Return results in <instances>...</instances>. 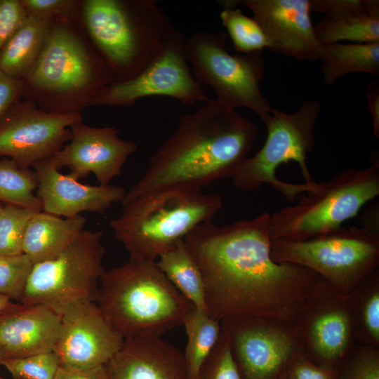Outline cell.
<instances>
[{
    "label": "cell",
    "instance_id": "1",
    "mask_svg": "<svg viewBox=\"0 0 379 379\" xmlns=\"http://www.w3.org/2000/svg\"><path fill=\"white\" fill-rule=\"evenodd\" d=\"M270 218L264 211L224 226L209 221L184 239L203 276L206 313L213 319H286L314 283L315 272L272 258Z\"/></svg>",
    "mask_w": 379,
    "mask_h": 379
},
{
    "label": "cell",
    "instance_id": "2",
    "mask_svg": "<svg viewBox=\"0 0 379 379\" xmlns=\"http://www.w3.org/2000/svg\"><path fill=\"white\" fill-rule=\"evenodd\" d=\"M259 131L253 121L209 98L195 112L180 117L121 204L164 189H202L213 181L232 178L248 157Z\"/></svg>",
    "mask_w": 379,
    "mask_h": 379
},
{
    "label": "cell",
    "instance_id": "3",
    "mask_svg": "<svg viewBox=\"0 0 379 379\" xmlns=\"http://www.w3.org/2000/svg\"><path fill=\"white\" fill-rule=\"evenodd\" d=\"M95 302L124 339L161 337L182 325L192 306L155 262L133 258L104 271Z\"/></svg>",
    "mask_w": 379,
    "mask_h": 379
},
{
    "label": "cell",
    "instance_id": "4",
    "mask_svg": "<svg viewBox=\"0 0 379 379\" xmlns=\"http://www.w3.org/2000/svg\"><path fill=\"white\" fill-rule=\"evenodd\" d=\"M121 205V214L109 221L115 239L130 258L156 262L195 227L212 221L223 204L219 194L201 188L172 187Z\"/></svg>",
    "mask_w": 379,
    "mask_h": 379
},
{
    "label": "cell",
    "instance_id": "5",
    "mask_svg": "<svg viewBox=\"0 0 379 379\" xmlns=\"http://www.w3.org/2000/svg\"><path fill=\"white\" fill-rule=\"evenodd\" d=\"M320 111L317 100L305 101L293 113L272 109L262 121L267 131L265 143L238 167L232 185L250 192L268 184L290 201L316 190L319 182L314 180L306 160L314 149V128Z\"/></svg>",
    "mask_w": 379,
    "mask_h": 379
},
{
    "label": "cell",
    "instance_id": "6",
    "mask_svg": "<svg viewBox=\"0 0 379 379\" xmlns=\"http://www.w3.org/2000/svg\"><path fill=\"white\" fill-rule=\"evenodd\" d=\"M85 25L115 81L140 72L173 28L156 0H87Z\"/></svg>",
    "mask_w": 379,
    "mask_h": 379
},
{
    "label": "cell",
    "instance_id": "7",
    "mask_svg": "<svg viewBox=\"0 0 379 379\" xmlns=\"http://www.w3.org/2000/svg\"><path fill=\"white\" fill-rule=\"evenodd\" d=\"M298 196V203L270 215L272 241H303L342 227L379 195V159L375 154L364 169L351 168L319 187Z\"/></svg>",
    "mask_w": 379,
    "mask_h": 379
},
{
    "label": "cell",
    "instance_id": "8",
    "mask_svg": "<svg viewBox=\"0 0 379 379\" xmlns=\"http://www.w3.org/2000/svg\"><path fill=\"white\" fill-rule=\"evenodd\" d=\"M379 206L361 215V227H340L303 241H272V257L300 265L340 288L349 287L376 266L379 255Z\"/></svg>",
    "mask_w": 379,
    "mask_h": 379
},
{
    "label": "cell",
    "instance_id": "9",
    "mask_svg": "<svg viewBox=\"0 0 379 379\" xmlns=\"http://www.w3.org/2000/svg\"><path fill=\"white\" fill-rule=\"evenodd\" d=\"M226 39L222 31H200L187 38L190 70L200 85L213 89L221 105L232 109L246 107L263 121L272 108L260 88L265 72L262 52L232 54Z\"/></svg>",
    "mask_w": 379,
    "mask_h": 379
},
{
    "label": "cell",
    "instance_id": "10",
    "mask_svg": "<svg viewBox=\"0 0 379 379\" xmlns=\"http://www.w3.org/2000/svg\"><path fill=\"white\" fill-rule=\"evenodd\" d=\"M102 237L82 230L55 257L34 264L20 303L44 305L61 316L76 304L95 302L105 270Z\"/></svg>",
    "mask_w": 379,
    "mask_h": 379
},
{
    "label": "cell",
    "instance_id": "11",
    "mask_svg": "<svg viewBox=\"0 0 379 379\" xmlns=\"http://www.w3.org/2000/svg\"><path fill=\"white\" fill-rule=\"evenodd\" d=\"M25 88L43 98L89 100L103 87L115 81L102 57L87 50L67 25L54 22L46 46L34 69L25 79Z\"/></svg>",
    "mask_w": 379,
    "mask_h": 379
},
{
    "label": "cell",
    "instance_id": "12",
    "mask_svg": "<svg viewBox=\"0 0 379 379\" xmlns=\"http://www.w3.org/2000/svg\"><path fill=\"white\" fill-rule=\"evenodd\" d=\"M185 41L183 34L173 27L140 72L128 79L105 86L87 105L128 106L149 96L170 97L185 105L206 102L209 98L190 70Z\"/></svg>",
    "mask_w": 379,
    "mask_h": 379
},
{
    "label": "cell",
    "instance_id": "13",
    "mask_svg": "<svg viewBox=\"0 0 379 379\" xmlns=\"http://www.w3.org/2000/svg\"><path fill=\"white\" fill-rule=\"evenodd\" d=\"M79 112L45 111L30 100L15 103L0 121V155L28 168L53 157L71 139Z\"/></svg>",
    "mask_w": 379,
    "mask_h": 379
},
{
    "label": "cell",
    "instance_id": "14",
    "mask_svg": "<svg viewBox=\"0 0 379 379\" xmlns=\"http://www.w3.org/2000/svg\"><path fill=\"white\" fill-rule=\"evenodd\" d=\"M124 341L94 301L76 304L61 315L53 351L60 366L90 369L105 366Z\"/></svg>",
    "mask_w": 379,
    "mask_h": 379
},
{
    "label": "cell",
    "instance_id": "15",
    "mask_svg": "<svg viewBox=\"0 0 379 379\" xmlns=\"http://www.w3.org/2000/svg\"><path fill=\"white\" fill-rule=\"evenodd\" d=\"M70 128V142L52 160L58 169L68 167V175L77 180L93 173L99 185H110L138 148L135 142L121 138L114 127L97 128L80 121Z\"/></svg>",
    "mask_w": 379,
    "mask_h": 379
},
{
    "label": "cell",
    "instance_id": "16",
    "mask_svg": "<svg viewBox=\"0 0 379 379\" xmlns=\"http://www.w3.org/2000/svg\"><path fill=\"white\" fill-rule=\"evenodd\" d=\"M263 29L271 51L298 60L317 61L323 46L317 40L310 0H240Z\"/></svg>",
    "mask_w": 379,
    "mask_h": 379
},
{
    "label": "cell",
    "instance_id": "17",
    "mask_svg": "<svg viewBox=\"0 0 379 379\" xmlns=\"http://www.w3.org/2000/svg\"><path fill=\"white\" fill-rule=\"evenodd\" d=\"M33 167L42 211L60 217L72 218L84 211L105 213L114 204L121 203L126 192L119 185L82 184L62 174L52 157L36 163Z\"/></svg>",
    "mask_w": 379,
    "mask_h": 379
},
{
    "label": "cell",
    "instance_id": "18",
    "mask_svg": "<svg viewBox=\"0 0 379 379\" xmlns=\"http://www.w3.org/2000/svg\"><path fill=\"white\" fill-rule=\"evenodd\" d=\"M242 379H270L285 364L292 350L284 333L242 318L221 321Z\"/></svg>",
    "mask_w": 379,
    "mask_h": 379
},
{
    "label": "cell",
    "instance_id": "19",
    "mask_svg": "<svg viewBox=\"0 0 379 379\" xmlns=\"http://www.w3.org/2000/svg\"><path fill=\"white\" fill-rule=\"evenodd\" d=\"M105 366L109 379H189L183 353L161 337L124 339Z\"/></svg>",
    "mask_w": 379,
    "mask_h": 379
},
{
    "label": "cell",
    "instance_id": "20",
    "mask_svg": "<svg viewBox=\"0 0 379 379\" xmlns=\"http://www.w3.org/2000/svg\"><path fill=\"white\" fill-rule=\"evenodd\" d=\"M61 316L44 305H18L0 318V349L4 359L52 352Z\"/></svg>",
    "mask_w": 379,
    "mask_h": 379
},
{
    "label": "cell",
    "instance_id": "21",
    "mask_svg": "<svg viewBox=\"0 0 379 379\" xmlns=\"http://www.w3.org/2000/svg\"><path fill=\"white\" fill-rule=\"evenodd\" d=\"M86 218L81 214L72 218L37 212L29 222L23 241V253L34 264L55 257L83 230Z\"/></svg>",
    "mask_w": 379,
    "mask_h": 379
},
{
    "label": "cell",
    "instance_id": "22",
    "mask_svg": "<svg viewBox=\"0 0 379 379\" xmlns=\"http://www.w3.org/2000/svg\"><path fill=\"white\" fill-rule=\"evenodd\" d=\"M53 22L28 15L0 50V69L25 81L46 46Z\"/></svg>",
    "mask_w": 379,
    "mask_h": 379
},
{
    "label": "cell",
    "instance_id": "23",
    "mask_svg": "<svg viewBox=\"0 0 379 379\" xmlns=\"http://www.w3.org/2000/svg\"><path fill=\"white\" fill-rule=\"evenodd\" d=\"M322 46L320 60L325 84L332 85L356 72L379 76V42L334 43Z\"/></svg>",
    "mask_w": 379,
    "mask_h": 379
},
{
    "label": "cell",
    "instance_id": "24",
    "mask_svg": "<svg viewBox=\"0 0 379 379\" xmlns=\"http://www.w3.org/2000/svg\"><path fill=\"white\" fill-rule=\"evenodd\" d=\"M155 263L194 307L206 312L203 276L184 239L162 253Z\"/></svg>",
    "mask_w": 379,
    "mask_h": 379
},
{
    "label": "cell",
    "instance_id": "25",
    "mask_svg": "<svg viewBox=\"0 0 379 379\" xmlns=\"http://www.w3.org/2000/svg\"><path fill=\"white\" fill-rule=\"evenodd\" d=\"M314 31L322 46L344 41L379 42V8L341 16H325L314 25Z\"/></svg>",
    "mask_w": 379,
    "mask_h": 379
},
{
    "label": "cell",
    "instance_id": "26",
    "mask_svg": "<svg viewBox=\"0 0 379 379\" xmlns=\"http://www.w3.org/2000/svg\"><path fill=\"white\" fill-rule=\"evenodd\" d=\"M182 325L187 338L183 356L189 379H197L220 338V321L192 305L185 314Z\"/></svg>",
    "mask_w": 379,
    "mask_h": 379
},
{
    "label": "cell",
    "instance_id": "27",
    "mask_svg": "<svg viewBox=\"0 0 379 379\" xmlns=\"http://www.w3.org/2000/svg\"><path fill=\"white\" fill-rule=\"evenodd\" d=\"M37 185L34 171L19 166L12 159L0 161V201L41 211V201L34 194Z\"/></svg>",
    "mask_w": 379,
    "mask_h": 379
},
{
    "label": "cell",
    "instance_id": "28",
    "mask_svg": "<svg viewBox=\"0 0 379 379\" xmlns=\"http://www.w3.org/2000/svg\"><path fill=\"white\" fill-rule=\"evenodd\" d=\"M349 333L348 317L340 310L321 314L315 319L311 327L314 348L326 359L335 358L343 352L348 342Z\"/></svg>",
    "mask_w": 379,
    "mask_h": 379
},
{
    "label": "cell",
    "instance_id": "29",
    "mask_svg": "<svg viewBox=\"0 0 379 379\" xmlns=\"http://www.w3.org/2000/svg\"><path fill=\"white\" fill-rule=\"evenodd\" d=\"M234 48L240 53L262 52L270 48L268 39L259 22L237 7H225L220 13Z\"/></svg>",
    "mask_w": 379,
    "mask_h": 379
},
{
    "label": "cell",
    "instance_id": "30",
    "mask_svg": "<svg viewBox=\"0 0 379 379\" xmlns=\"http://www.w3.org/2000/svg\"><path fill=\"white\" fill-rule=\"evenodd\" d=\"M39 211L6 204L0 213V255L23 253V241L27 225Z\"/></svg>",
    "mask_w": 379,
    "mask_h": 379
},
{
    "label": "cell",
    "instance_id": "31",
    "mask_svg": "<svg viewBox=\"0 0 379 379\" xmlns=\"http://www.w3.org/2000/svg\"><path fill=\"white\" fill-rule=\"evenodd\" d=\"M34 263L24 253L0 255V295L20 300Z\"/></svg>",
    "mask_w": 379,
    "mask_h": 379
},
{
    "label": "cell",
    "instance_id": "32",
    "mask_svg": "<svg viewBox=\"0 0 379 379\" xmlns=\"http://www.w3.org/2000/svg\"><path fill=\"white\" fill-rule=\"evenodd\" d=\"M1 365L11 374L13 379H54L60 366L54 351L4 359Z\"/></svg>",
    "mask_w": 379,
    "mask_h": 379
},
{
    "label": "cell",
    "instance_id": "33",
    "mask_svg": "<svg viewBox=\"0 0 379 379\" xmlns=\"http://www.w3.org/2000/svg\"><path fill=\"white\" fill-rule=\"evenodd\" d=\"M197 379H242L229 338L222 328L220 338L203 364Z\"/></svg>",
    "mask_w": 379,
    "mask_h": 379
},
{
    "label": "cell",
    "instance_id": "34",
    "mask_svg": "<svg viewBox=\"0 0 379 379\" xmlns=\"http://www.w3.org/2000/svg\"><path fill=\"white\" fill-rule=\"evenodd\" d=\"M28 15L52 22L67 21L75 14L74 0H21Z\"/></svg>",
    "mask_w": 379,
    "mask_h": 379
},
{
    "label": "cell",
    "instance_id": "35",
    "mask_svg": "<svg viewBox=\"0 0 379 379\" xmlns=\"http://www.w3.org/2000/svg\"><path fill=\"white\" fill-rule=\"evenodd\" d=\"M311 12L341 16L379 8L378 0H310Z\"/></svg>",
    "mask_w": 379,
    "mask_h": 379
},
{
    "label": "cell",
    "instance_id": "36",
    "mask_svg": "<svg viewBox=\"0 0 379 379\" xmlns=\"http://www.w3.org/2000/svg\"><path fill=\"white\" fill-rule=\"evenodd\" d=\"M27 16L21 0H0V50Z\"/></svg>",
    "mask_w": 379,
    "mask_h": 379
},
{
    "label": "cell",
    "instance_id": "37",
    "mask_svg": "<svg viewBox=\"0 0 379 379\" xmlns=\"http://www.w3.org/2000/svg\"><path fill=\"white\" fill-rule=\"evenodd\" d=\"M25 92V81L11 77L0 69V121L11 108L19 101Z\"/></svg>",
    "mask_w": 379,
    "mask_h": 379
},
{
    "label": "cell",
    "instance_id": "38",
    "mask_svg": "<svg viewBox=\"0 0 379 379\" xmlns=\"http://www.w3.org/2000/svg\"><path fill=\"white\" fill-rule=\"evenodd\" d=\"M54 379H109V377L105 366L83 370L60 366Z\"/></svg>",
    "mask_w": 379,
    "mask_h": 379
},
{
    "label": "cell",
    "instance_id": "39",
    "mask_svg": "<svg viewBox=\"0 0 379 379\" xmlns=\"http://www.w3.org/2000/svg\"><path fill=\"white\" fill-rule=\"evenodd\" d=\"M366 328L375 340L379 338V295L375 293L368 300L364 310Z\"/></svg>",
    "mask_w": 379,
    "mask_h": 379
},
{
    "label": "cell",
    "instance_id": "40",
    "mask_svg": "<svg viewBox=\"0 0 379 379\" xmlns=\"http://www.w3.org/2000/svg\"><path fill=\"white\" fill-rule=\"evenodd\" d=\"M368 109L373 119L374 135L379 138V84L378 81L371 82L366 90Z\"/></svg>",
    "mask_w": 379,
    "mask_h": 379
},
{
    "label": "cell",
    "instance_id": "41",
    "mask_svg": "<svg viewBox=\"0 0 379 379\" xmlns=\"http://www.w3.org/2000/svg\"><path fill=\"white\" fill-rule=\"evenodd\" d=\"M348 379H379V364L375 358L364 359L352 369Z\"/></svg>",
    "mask_w": 379,
    "mask_h": 379
},
{
    "label": "cell",
    "instance_id": "42",
    "mask_svg": "<svg viewBox=\"0 0 379 379\" xmlns=\"http://www.w3.org/2000/svg\"><path fill=\"white\" fill-rule=\"evenodd\" d=\"M290 379H331V378L330 373L326 370L307 363H299L293 367Z\"/></svg>",
    "mask_w": 379,
    "mask_h": 379
},
{
    "label": "cell",
    "instance_id": "43",
    "mask_svg": "<svg viewBox=\"0 0 379 379\" xmlns=\"http://www.w3.org/2000/svg\"><path fill=\"white\" fill-rule=\"evenodd\" d=\"M18 303H13L12 300L0 295V318L6 313L15 308Z\"/></svg>",
    "mask_w": 379,
    "mask_h": 379
},
{
    "label": "cell",
    "instance_id": "44",
    "mask_svg": "<svg viewBox=\"0 0 379 379\" xmlns=\"http://www.w3.org/2000/svg\"><path fill=\"white\" fill-rule=\"evenodd\" d=\"M4 359V356L2 353V351L0 349V365Z\"/></svg>",
    "mask_w": 379,
    "mask_h": 379
},
{
    "label": "cell",
    "instance_id": "45",
    "mask_svg": "<svg viewBox=\"0 0 379 379\" xmlns=\"http://www.w3.org/2000/svg\"><path fill=\"white\" fill-rule=\"evenodd\" d=\"M3 206H2V204L0 203V213H1V210H2V208H3Z\"/></svg>",
    "mask_w": 379,
    "mask_h": 379
},
{
    "label": "cell",
    "instance_id": "46",
    "mask_svg": "<svg viewBox=\"0 0 379 379\" xmlns=\"http://www.w3.org/2000/svg\"><path fill=\"white\" fill-rule=\"evenodd\" d=\"M0 379H6V378H4L0 376Z\"/></svg>",
    "mask_w": 379,
    "mask_h": 379
}]
</instances>
